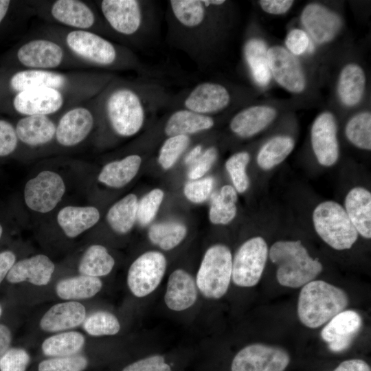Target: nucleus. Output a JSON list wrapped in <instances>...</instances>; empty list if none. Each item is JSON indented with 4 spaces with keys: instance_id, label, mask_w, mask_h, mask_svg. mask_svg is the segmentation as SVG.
<instances>
[{
    "instance_id": "9",
    "label": "nucleus",
    "mask_w": 371,
    "mask_h": 371,
    "mask_svg": "<svg viewBox=\"0 0 371 371\" xmlns=\"http://www.w3.org/2000/svg\"><path fill=\"white\" fill-rule=\"evenodd\" d=\"M268 254L267 244L263 238L256 236L245 241L232 260L233 282L241 287L256 285L262 275Z\"/></svg>"
},
{
    "instance_id": "1",
    "label": "nucleus",
    "mask_w": 371,
    "mask_h": 371,
    "mask_svg": "<svg viewBox=\"0 0 371 371\" xmlns=\"http://www.w3.org/2000/svg\"><path fill=\"white\" fill-rule=\"evenodd\" d=\"M171 100L165 88L154 82H119L107 89L101 108L115 133L128 137L143 128L149 114L170 106Z\"/></svg>"
},
{
    "instance_id": "11",
    "label": "nucleus",
    "mask_w": 371,
    "mask_h": 371,
    "mask_svg": "<svg viewBox=\"0 0 371 371\" xmlns=\"http://www.w3.org/2000/svg\"><path fill=\"white\" fill-rule=\"evenodd\" d=\"M290 362L283 348L256 343L246 346L234 357L232 371H284Z\"/></svg>"
},
{
    "instance_id": "31",
    "label": "nucleus",
    "mask_w": 371,
    "mask_h": 371,
    "mask_svg": "<svg viewBox=\"0 0 371 371\" xmlns=\"http://www.w3.org/2000/svg\"><path fill=\"white\" fill-rule=\"evenodd\" d=\"M142 163L139 155H131L106 164L98 175V181L107 186L120 188L137 175Z\"/></svg>"
},
{
    "instance_id": "37",
    "label": "nucleus",
    "mask_w": 371,
    "mask_h": 371,
    "mask_svg": "<svg viewBox=\"0 0 371 371\" xmlns=\"http://www.w3.org/2000/svg\"><path fill=\"white\" fill-rule=\"evenodd\" d=\"M114 265L113 258L104 246L93 245L84 253L78 271L82 275L98 278L109 274Z\"/></svg>"
},
{
    "instance_id": "7",
    "label": "nucleus",
    "mask_w": 371,
    "mask_h": 371,
    "mask_svg": "<svg viewBox=\"0 0 371 371\" xmlns=\"http://www.w3.org/2000/svg\"><path fill=\"white\" fill-rule=\"evenodd\" d=\"M313 221L319 237L335 249H348L358 238L359 234L345 209L337 202L319 204L313 211Z\"/></svg>"
},
{
    "instance_id": "41",
    "label": "nucleus",
    "mask_w": 371,
    "mask_h": 371,
    "mask_svg": "<svg viewBox=\"0 0 371 371\" xmlns=\"http://www.w3.org/2000/svg\"><path fill=\"white\" fill-rule=\"evenodd\" d=\"M346 135L355 146L371 149V114L362 112L352 117L346 126Z\"/></svg>"
},
{
    "instance_id": "53",
    "label": "nucleus",
    "mask_w": 371,
    "mask_h": 371,
    "mask_svg": "<svg viewBox=\"0 0 371 371\" xmlns=\"http://www.w3.org/2000/svg\"><path fill=\"white\" fill-rule=\"evenodd\" d=\"M293 1L288 0H262L259 1L261 8L272 14H281L287 12L292 6Z\"/></svg>"
},
{
    "instance_id": "35",
    "label": "nucleus",
    "mask_w": 371,
    "mask_h": 371,
    "mask_svg": "<svg viewBox=\"0 0 371 371\" xmlns=\"http://www.w3.org/2000/svg\"><path fill=\"white\" fill-rule=\"evenodd\" d=\"M137 204L136 195L129 194L111 206L106 220L115 232L123 234L131 229L137 219Z\"/></svg>"
},
{
    "instance_id": "40",
    "label": "nucleus",
    "mask_w": 371,
    "mask_h": 371,
    "mask_svg": "<svg viewBox=\"0 0 371 371\" xmlns=\"http://www.w3.org/2000/svg\"><path fill=\"white\" fill-rule=\"evenodd\" d=\"M186 233V227L180 223H161L154 224L150 227L148 238L161 249L170 250L183 240Z\"/></svg>"
},
{
    "instance_id": "14",
    "label": "nucleus",
    "mask_w": 371,
    "mask_h": 371,
    "mask_svg": "<svg viewBox=\"0 0 371 371\" xmlns=\"http://www.w3.org/2000/svg\"><path fill=\"white\" fill-rule=\"evenodd\" d=\"M271 75L287 91L298 93L306 85V80L298 60L285 48L273 46L267 51Z\"/></svg>"
},
{
    "instance_id": "24",
    "label": "nucleus",
    "mask_w": 371,
    "mask_h": 371,
    "mask_svg": "<svg viewBox=\"0 0 371 371\" xmlns=\"http://www.w3.org/2000/svg\"><path fill=\"white\" fill-rule=\"evenodd\" d=\"M276 110L268 106H252L236 113L229 123L231 131L243 138L254 136L276 117Z\"/></svg>"
},
{
    "instance_id": "50",
    "label": "nucleus",
    "mask_w": 371,
    "mask_h": 371,
    "mask_svg": "<svg viewBox=\"0 0 371 371\" xmlns=\"http://www.w3.org/2000/svg\"><path fill=\"white\" fill-rule=\"evenodd\" d=\"M122 371H172V369L163 356L154 355L128 365Z\"/></svg>"
},
{
    "instance_id": "6",
    "label": "nucleus",
    "mask_w": 371,
    "mask_h": 371,
    "mask_svg": "<svg viewBox=\"0 0 371 371\" xmlns=\"http://www.w3.org/2000/svg\"><path fill=\"white\" fill-rule=\"evenodd\" d=\"M66 43L76 55L98 66L143 69L133 54L93 32L81 30L71 31L66 36Z\"/></svg>"
},
{
    "instance_id": "26",
    "label": "nucleus",
    "mask_w": 371,
    "mask_h": 371,
    "mask_svg": "<svg viewBox=\"0 0 371 371\" xmlns=\"http://www.w3.org/2000/svg\"><path fill=\"white\" fill-rule=\"evenodd\" d=\"M345 210L358 234L371 238V194L362 187L349 191L345 199Z\"/></svg>"
},
{
    "instance_id": "48",
    "label": "nucleus",
    "mask_w": 371,
    "mask_h": 371,
    "mask_svg": "<svg viewBox=\"0 0 371 371\" xmlns=\"http://www.w3.org/2000/svg\"><path fill=\"white\" fill-rule=\"evenodd\" d=\"M214 182L211 177L189 181L185 185L184 194L193 203L204 202L211 194Z\"/></svg>"
},
{
    "instance_id": "30",
    "label": "nucleus",
    "mask_w": 371,
    "mask_h": 371,
    "mask_svg": "<svg viewBox=\"0 0 371 371\" xmlns=\"http://www.w3.org/2000/svg\"><path fill=\"white\" fill-rule=\"evenodd\" d=\"M67 78L62 74L45 69H26L14 74L10 86L16 91L50 88L60 90L65 87Z\"/></svg>"
},
{
    "instance_id": "8",
    "label": "nucleus",
    "mask_w": 371,
    "mask_h": 371,
    "mask_svg": "<svg viewBox=\"0 0 371 371\" xmlns=\"http://www.w3.org/2000/svg\"><path fill=\"white\" fill-rule=\"evenodd\" d=\"M232 271V256L224 245H215L205 252L196 274V284L207 298L219 299L227 291Z\"/></svg>"
},
{
    "instance_id": "21",
    "label": "nucleus",
    "mask_w": 371,
    "mask_h": 371,
    "mask_svg": "<svg viewBox=\"0 0 371 371\" xmlns=\"http://www.w3.org/2000/svg\"><path fill=\"white\" fill-rule=\"evenodd\" d=\"M55 266L45 255L38 254L14 263L6 278L10 283L28 281L37 285H46L49 282Z\"/></svg>"
},
{
    "instance_id": "18",
    "label": "nucleus",
    "mask_w": 371,
    "mask_h": 371,
    "mask_svg": "<svg viewBox=\"0 0 371 371\" xmlns=\"http://www.w3.org/2000/svg\"><path fill=\"white\" fill-rule=\"evenodd\" d=\"M301 21L312 38L319 43L332 41L341 27L339 15L317 3H311L304 8Z\"/></svg>"
},
{
    "instance_id": "16",
    "label": "nucleus",
    "mask_w": 371,
    "mask_h": 371,
    "mask_svg": "<svg viewBox=\"0 0 371 371\" xmlns=\"http://www.w3.org/2000/svg\"><path fill=\"white\" fill-rule=\"evenodd\" d=\"M63 103L64 98L60 91L50 88L20 91L13 100L15 110L26 116L54 113L63 106Z\"/></svg>"
},
{
    "instance_id": "39",
    "label": "nucleus",
    "mask_w": 371,
    "mask_h": 371,
    "mask_svg": "<svg viewBox=\"0 0 371 371\" xmlns=\"http://www.w3.org/2000/svg\"><path fill=\"white\" fill-rule=\"evenodd\" d=\"M84 336L76 331H69L47 338L42 344L46 356L60 357L72 356L78 352L85 344Z\"/></svg>"
},
{
    "instance_id": "32",
    "label": "nucleus",
    "mask_w": 371,
    "mask_h": 371,
    "mask_svg": "<svg viewBox=\"0 0 371 371\" xmlns=\"http://www.w3.org/2000/svg\"><path fill=\"white\" fill-rule=\"evenodd\" d=\"M366 85V77L361 67L350 63L344 67L339 75L338 94L347 106H354L361 100Z\"/></svg>"
},
{
    "instance_id": "27",
    "label": "nucleus",
    "mask_w": 371,
    "mask_h": 371,
    "mask_svg": "<svg viewBox=\"0 0 371 371\" xmlns=\"http://www.w3.org/2000/svg\"><path fill=\"white\" fill-rule=\"evenodd\" d=\"M51 14L59 23L81 30L91 27L95 23V16L91 8L78 0L56 1Z\"/></svg>"
},
{
    "instance_id": "58",
    "label": "nucleus",
    "mask_w": 371,
    "mask_h": 371,
    "mask_svg": "<svg viewBox=\"0 0 371 371\" xmlns=\"http://www.w3.org/2000/svg\"><path fill=\"white\" fill-rule=\"evenodd\" d=\"M10 1L8 0H0V23L5 17L10 5Z\"/></svg>"
},
{
    "instance_id": "44",
    "label": "nucleus",
    "mask_w": 371,
    "mask_h": 371,
    "mask_svg": "<svg viewBox=\"0 0 371 371\" xmlns=\"http://www.w3.org/2000/svg\"><path fill=\"white\" fill-rule=\"evenodd\" d=\"M249 159L248 153L238 152L232 155L225 163V168L235 190L240 193L245 192L249 187V182L246 168Z\"/></svg>"
},
{
    "instance_id": "17",
    "label": "nucleus",
    "mask_w": 371,
    "mask_h": 371,
    "mask_svg": "<svg viewBox=\"0 0 371 371\" xmlns=\"http://www.w3.org/2000/svg\"><path fill=\"white\" fill-rule=\"evenodd\" d=\"M362 326L360 315L352 310L343 311L324 327L321 336L333 352L348 348Z\"/></svg>"
},
{
    "instance_id": "51",
    "label": "nucleus",
    "mask_w": 371,
    "mask_h": 371,
    "mask_svg": "<svg viewBox=\"0 0 371 371\" xmlns=\"http://www.w3.org/2000/svg\"><path fill=\"white\" fill-rule=\"evenodd\" d=\"M18 143V137L14 126L8 122L0 120V157L13 153Z\"/></svg>"
},
{
    "instance_id": "34",
    "label": "nucleus",
    "mask_w": 371,
    "mask_h": 371,
    "mask_svg": "<svg viewBox=\"0 0 371 371\" xmlns=\"http://www.w3.org/2000/svg\"><path fill=\"white\" fill-rule=\"evenodd\" d=\"M102 286L96 277L80 275L59 281L56 286L57 295L63 300H80L94 296Z\"/></svg>"
},
{
    "instance_id": "59",
    "label": "nucleus",
    "mask_w": 371,
    "mask_h": 371,
    "mask_svg": "<svg viewBox=\"0 0 371 371\" xmlns=\"http://www.w3.org/2000/svg\"><path fill=\"white\" fill-rule=\"evenodd\" d=\"M2 233H3V227L0 224V238L1 237Z\"/></svg>"
},
{
    "instance_id": "4",
    "label": "nucleus",
    "mask_w": 371,
    "mask_h": 371,
    "mask_svg": "<svg viewBox=\"0 0 371 371\" xmlns=\"http://www.w3.org/2000/svg\"><path fill=\"white\" fill-rule=\"evenodd\" d=\"M271 261L277 265L280 284L289 288L303 286L322 272L323 266L313 259L300 240H280L269 249Z\"/></svg>"
},
{
    "instance_id": "5",
    "label": "nucleus",
    "mask_w": 371,
    "mask_h": 371,
    "mask_svg": "<svg viewBox=\"0 0 371 371\" xmlns=\"http://www.w3.org/2000/svg\"><path fill=\"white\" fill-rule=\"evenodd\" d=\"M100 6L107 23L121 35L146 38L156 28V13L152 1L102 0Z\"/></svg>"
},
{
    "instance_id": "33",
    "label": "nucleus",
    "mask_w": 371,
    "mask_h": 371,
    "mask_svg": "<svg viewBox=\"0 0 371 371\" xmlns=\"http://www.w3.org/2000/svg\"><path fill=\"white\" fill-rule=\"evenodd\" d=\"M267 48L259 38L248 40L244 46V56L254 80L260 86H266L270 81Z\"/></svg>"
},
{
    "instance_id": "25",
    "label": "nucleus",
    "mask_w": 371,
    "mask_h": 371,
    "mask_svg": "<svg viewBox=\"0 0 371 371\" xmlns=\"http://www.w3.org/2000/svg\"><path fill=\"white\" fill-rule=\"evenodd\" d=\"M214 125V120L211 116L177 108L166 120L163 131L168 137L181 135L190 136L207 131Z\"/></svg>"
},
{
    "instance_id": "45",
    "label": "nucleus",
    "mask_w": 371,
    "mask_h": 371,
    "mask_svg": "<svg viewBox=\"0 0 371 371\" xmlns=\"http://www.w3.org/2000/svg\"><path fill=\"white\" fill-rule=\"evenodd\" d=\"M88 365L87 359L82 355L54 357L42 361L38 371H83Z\"/></svg>"
},
{
    "instance_id": "43",
    "label": "nucleus",
    "mask_w": 371,
    "mask_h": 371,
    "mask_svg": "<svg viewBox=\"0 0 371 371\" xmlns=\"http://www.w3.org/2000/svg\"><path fill=\"white\" fill-rule=\"evenodd\" d=\"M190 140V136L185 135L167 137L159 152L161 166L166 170L170 168L188 148Z\"/></svg>"
},
{
    "instance_id": "36",
    "label": "nucleus",
    "mask_w": 371,
    "mask_h": 371,
    "mask_svg": "<svg viewBox=\"0 0 371 371\" xmlns=\"http://www.w3.org/2000/svg\"><path fill=\"white\" fill-rule=\"evenodd\" d=\"M236 201L235 188L229 185L223 186L219 192H215L211 196L210 221L216 225H225L231 222L236 214Z\"/></svg>"
},
{
    "instance_id": "56",
    "label": "nucleus",
    "mask_w": 371,
    "mask_h": 371,
    "mask_svg": "<svg viewBox=\"0 0 371 371\" xmlns=\"http://www.w3.org/2000/svg\"><path fill=\"white\" fill-rule=\"evenodd\" d=\"M12 335L10 329L3 324H0V359L9 349Z\"/></svg>"
},
{
    "instance_id": "29",
    "label": "nucleus",
    "mask_w": 371,
    "mask_h": 371,
    "mask_svg": "<svg viewBox=\"0 0 371 371\" xmlns=\"http://www.w3.org/2000/svg\"><path fill=\"white\" fill-rule=\"evenodd\" d=\"M99 219L100 212L93 206H66L57 215L58 225L69 238H75L92 227Z\"/></svg>"
},
{
    "instance_id": "57",
    "label": "nucleus",
    "mask_w": 371,
    "mask_h": 371,
    "mask_svg": "<svg viewBox=\"0 0 371 371\" xmlns=\"http://www.w3.org/2000/svg\"><path fill=\"white\" fill-rule=\"evenodd\" d=\"M203 151V147L201 144L194 146L186 155L184 162L191 165L201 155Z\"/></svg>"
},
{
    "instance_id": "19",
    "label": "nucleus",
    "mask_w": 371,
    "mask_h": 371,
    "mask_svg": "<svg viewBox=\"0 0 371 371\" xmlns=\"http://www.w3.org/2000/svg\"><path fill=\"white\" fill-rule=\"evenodd\" d=\"M93 124L94 117L89 109L82 106L73 108L60 119L55 137L62 146H76L88 136Z\"/></svg>"
},
{
    "instance_id": "13",
    "label": "nucleus",
    "mask_w": 371,
    "mask_h": 371,
    "mask_svg": "<svg viewBox=\"0 0 371 371\" xmlns=\"http://www.w3.org/2000/svg\"><path fill=\"white\" fill-rule=\"evenodd\" d=\"M65 192V185L60 175L44 170L26 183L24 200L32 210L47 213L55 208Z\"/></svg>"
},
{
    "instance_id": "60",
    "label": "nucleus",
    "mask_w": 371,
    "mask_h": 371,
    "mask_svg": "<svg viewBox=\"0 0 371 371\" xmlns=\"http://www.w3.org/2000/svg\"><path fill=\"white\" fill-rule=\"evenodd\" d=\"M1 313H2V310H1V308L0 306V316L1 315Z\"/></svg>"
},
{
    "instance_id": "15",
    "label": "nucleus",
    "mask_w": 371,
    "mask_h": 371,
    "mask_svg": "<svg viewBox=\"0 0 371 371\" xmlns=\"http://www.w3.org/2000/svg\"><path fill=\"white\" fill-rule=\"evenodd\" d=\"M311 144L317 161L322 166H331L339 157L337 124L330 112L319 114L311 128Z\"/></svg>"
},
{
    "instance_id": "22",
    "label": "nucleus",
    "mask_w": 371,
    "mask_h": 371,
    "mask_svg": "<svg viewBox=\"0 0 371 371\" xmlns=\"http://www.w3.org/2000/svg\"><path fill=\"white\" fill-rule=\"evenodd\" d=\"M197 288L192 276L183 269H176L170 276L164 300L171 310L181 311L191 307L197 299Z\"/></svg>"
},
{
    "instance_id": "46",
    "label": "nucleus",
    "mask_w": 371,
    "mask_h": 371,
    "mask_svg": "<svg viewBox=\"0 0 371 371\" xmlns=\"http://www.w3.org/2000/svg\"><path fill=\"white\" fill-rule=\"evenodd\" d=\"M163 199V191L154 189L138 201L137 219L141 225H147L154 219Z\"/></svg>"
},
{
    "instance_id": "52",
    "label": "nucleus",
    "mask_w": 371,
    "mask_h": 371,
    "mask_svg": "<svg viewBox=\"0 0 371 371\" xmlns=\"http://www.w3.org/2000/svg\"><path fill=\"white\" fill-rule=\"evenodd\" d=\"M311 43L308 34L300 29H293L289 32L285 40L287 49L295 55L304 54Z\"/></svg>"
},
{
    "instance_id": "3",
    "label": "nucleus",
    "mask_w": 371,
    "mask_h": 371,
    "mask_svg": "<svg viewBox=\"0 0 371 371\" xmlns=\"http://www.w3.org/2000/svg\"><path fill=\"white\" fill-rule=\"evenodd\" d=\"M348 297L341 289L323 280L304 285L299 294L297 315L305 326L318 328L344 311Z\"/></svg>"
},
{
    "instance_id": "20",
    "label": "nucleus",
    "mask_w": 371,
    "mask_h": 371,
    "mask_svg": "<svg viewBox=\"0 0 371 371\" xmlns=\"http://www.w3.org/2000/svg\"><path fill=\"white\" fill-rule=\"evenodd\" d=\"M63 57L62 47L47 39L30 41L23 45L17 52L19 62L34 69L56 68L61 64Z\"/></svg>"
},
{
    "instance_id": "23",
    "label": "nucleus",
    "mask_w": 371,
    "mask_h": 371,
    "mask_svg": "<svg viewBox=\"0 0 371 371\" xmlns=\"http://www.w3.org/2000/svg\"><path fill=\"white\" fill-rule=\"evenodd\" d=\"M85 307L78 302L58 303L52 306L40 321L41 328L47 332H57L77 327L84 322Z\"/></svg>"
},
{
    "instance_id": "49",
    "label": "nucleus",
    "mask_w": 371,
    "mask_h": 371,
    "mask_svg": "<svg viewBox=\"0 0 371 371\" xmlns=\"http://www.w3.org/2000/svg\"><path fill=\"white\" fill-rule=\"evenodd\" d=\"M217 156V149L214 146L204 150L201 155L191 164L188 177L191 179H198L202 177L211 168Z\"/></svg>"
},
{
    "instance_id": "28",
    "label": "nucleus",
    "mask_w": 371,
    "mask_h": 371,
    "mask_svg": "<svg viewBox=\"0 0 371 371\" xmlns=\"http://www.w3.org/2000/svg\"><path fill=\"white\" fill-rule=\"evenodd\" d=\"M56 129L55 124L47 115L25 116L19 120L15 128L18 139L32 146L52 141Z\"/></svg>"
},
{
    "instance_id": "12",
    "label": "nucleus",
    "mask_w": 371,
    "mask_h": 371,
    "mask_svg": "<svg viewBox=\"0 0 371 371\" xmlns=\"http://www.w3.org/2000/svg\"><path fill=\"white\" fill-rule=\"evenodd\" d=\"M166 259L159 251H147L131 265L127 284L132 293L138 297L152 293L160 284L166 269Z\"/></svg>"
},
{
    "instance_id": "47",
    "label": "nucleus",
    "mask_w": 371,
    "mask_h": 371,
    "mask_svg": "<svg viewBox=\"0 0 371 371\" xmlns=\"http://www.w3.org/2000/svg\"><path fill=\"white\" fill-rule=\"evenodd\" d=\"M30 356L22 348L8 349L0 359V371H25Z\"/></svg>"
},
{
    "instance_id": "2",
    "label": "nucleus",
    "mask_w": 371,
    "mask_h": 371,
    "mask_svg": "<svg viewBox=\"0 0 371 371\" xmlns=\"http://www.w3.org/2000/svg\"><path fill=\"white\" fill-rule=\"evenodd\" d=\"M225 0H170L166 21L168 42L203 64L210 43L214 12Z\"/></svg>"
},
{
    "instance_id": "54",
    "label": "nucleus",
    "mask_w": 371,
    "mask_h": 371,
    "mask_svg": "<svg viewBox=\"0 0 371 371\" xmlns=\"http://www.w3.org/2000/svg\"><path fill=\"white\" fill-rule=\"evenodd\" d=\"M333 371H371V370L365 361L352 359L344 361Z\"/></svg>"
},
{
    "instance_id": "10",
    "label": "nucleus",
    "mask_w": 371,
    "mask_h": 371,
    "mask_svg": "<svg viewBox=\"0 0 371 371\" xmlns=\"http://www.w3.org/2000/svg\"><path fill=\"white\" fill-rule=\"evenodd\" d=\"M170 106L183 108L199 114L211 116L227 108L231 102V95L223 85L204 81L196 84L183 96L173 100Z\"/></svg>"
},
{
    "instance_id": "38",
    "label": "nucleus",
    "mask_w": 371,
    "mask_h": 371,
    "mask_svg": "<svg viewBox=\"0 0 371 371\" xmlns=\"http://www.w3.org/2000/svg\"><path fill=\"white\" fill-rule=\"evenodd\" d=\"M294 140L289 136H276L267 141L260 149L257 163L262 170H270L280 164L291 153Z\"/></svg>"
},
{
    "instance_id": "55",
    "label": "nucleus",
    "mask_w": 371,
    "mask_h": 371,
    "mask_svg": "<svg viewBox=\"0 0 371 371\" xmlns=\"http://www.w3.org/2000/svg\"><path fill=\"white\" fill-rule=\"evenodd\" d=\"M16 256L11 251L0 252V284L14 265Z\"/></svg>"
},
{
    "instance_id": "42",
    "label": "nucleus",
    "mask_w": 371,
    "mask_h": 371,
    "mask_svg": "<svg viewBox=\"0 0 371 371\" xmlns=\"http://www.w3.org/2000/svg\"><path fill=\"white\" fill-rule=\"evenodd\" d=\"M85 331L92 336L113 335L120 331L117 317L106 311H98L87 317L83 322Z\"/></svg>"
}]
</instances>
